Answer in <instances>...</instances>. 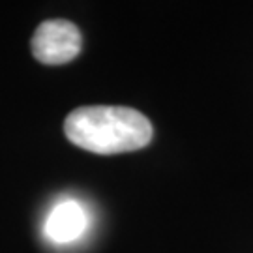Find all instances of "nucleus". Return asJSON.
<instances>
[{
	"mask_svg": "<svg viewBox=\"0 0 253 253\" xmlns=\"http://www.w3.org/2000/svg\"><path fill=\"white\" fill-rule=\"evenodd\" d=\"M64 133L83 150L109 156L146 146L152 139V124L135 109L92 105L72 111L64 122Z\"/></svg>",
	"mask_w": 253,
	"mask_h": 253,
	"instance_id": "1",
	"label": "nucleus"
},
{
	"mask_svg": "<svg viewBox=\"0 0 253 253\" xmlns=\"http://www.w3.org/2000/svg\"><path fill=\"white\" fill-rule=\"evenodd\" d=\"M83 38L79 28L70 21H43L32 36V54L38 62L60 66L81 53Z\"/></svg>",
	"mask_w": 253,
	"mask_h": 253,
	"instance_id": "2",
	"label": "nucleus"
},
{
	"mask_svg": "<svg viewBox=\"0 0 253 253\" xmlns=\"http://www.w3.org/2000/svg\"><path fill=\"white\" fill-rule=\"evenodd\" d=\"M90 216L84 205L75 199L58 201L47 214L43 233L53 244L64 246L77 242L88 229Z\"/></svg>",
	"mask_w": 253,
	"mask_h": 253,
	"instance_id": "3",
	"label": "nucleus"
}]
</instances>
